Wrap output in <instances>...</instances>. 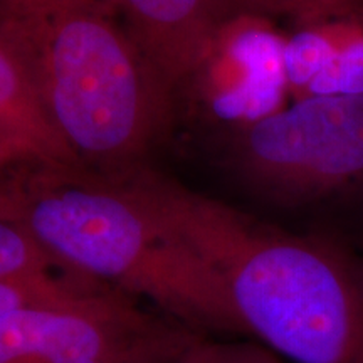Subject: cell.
<instances>
[{"label": "cell", "mask_w": 363, "mask_h": 363, "mask_svg": "<svg viewBox=\"0 0 363 363\" xmlns=\"http://www.w3.org/2000/svg\"><path fill=\"white\" fill-rule=\"evenodd\" d=\"M111 175L219 274L244 335L289 363H363V279L333 246L271 229L157 172Z\"/></svg>", "instance_id": "6da1fadb"}, {"label": "cell", "mask_w": 363, "mask_h": 363, "mask_svg": "<svg viewBox=\"0 0 363 363\" xmlns=\"http://www.w3.org/2000/svg\"><path fill=\"white\" fill-rule=\"evenodd\" d=\"M115 17L99 0H0V39L72 152L103 174L136 167L174 93Z\"/></svg>", "instance_id": "7a4b0ae2"}, {"label": "cell", "mask_w": 363, "mask_h": 363, "mask_svg": "<svg viewBox=\"0 0 363 363\" xmlns=\"http://www.w3.org/2000/svg\"><path fill=\"white\" fill-rule=\"evenodd\" d=\"M0 217L29 230L61 267L145 298L184 328L244 335L219 274L110 174L38 167L26 189L0 197Z\"/></svg>", "instance_id": "3957f363"}, {"label": "cell", "mask_w": 363, "mask_h": 363, "mask_svg": "<svg viewBox=\"0 0 363 363\" xmlns=\"http://www.w3.org/2000/svg\"><path fill=\"white\" fill-rule=\"evenodd\" d=\"M235 163L281 202L308 203L363 185V96L293 99L240 130Z\"/></svg>", "instance_id": "277c9868"}, {"label": "cell", "mask_w": 363, "mask_h": 363, "mask_svg": "<svg viewBox=\"0 0 363 363\" xmlns=\"http://www.w3.org/2000/svg\"><path fill=\"white\" fill-rule=\"evenodd\" d=\"M179 326L123 293L84 310L29 308L0 318V363H135L160 350Z\"/></svg>", "instance_id": "5b68a950"}, {"label": "cell", "mask_w": 363, "mask_h": 363, "mask_svg": "<svg viewBox=\"0 0 363 363\" xmlns=\"http://www.w3.org/2000/svg\"><path fill=\"white\" fill-rule=\"evenodd\" d=\"M286 35L271 17L238 11L220 27L194 78L207 111L239 131L286 106Z\"/></svg>", "instance_id": "8992f818"}, {"label": "cell", "mask_w": 363, "mask_h": 363, "mask_svg": "<svg viewBox=\"0 0 363 363\" xmlns=\"http://www.w3.org/2000/svg\"><path fill=\"white\" fill-rule=\"evenodd\" d=\"M118 11L140 51L174 91L194 81L238 9L233 0H118Z\"/></svg>", "instance_id": "52a82bcc"}, {"label": "cell", "mask_w": 363, "mask_h": 363, "mask_svg": "<svg viewBox=\"0 0 363 363\" xmlns=\"http://www.w3.org/2000/svg\"><path fill=\"white\" fill-rule=\"evenodd\" d=\"M0 150L9 157L26 158L38 167H86L54 126L24 69L2 39Z\"/></svg>", "instance_id": "ba28073f"}, {"label": "cell", "mask_w": 363, "mask_h": 363, "mask_svg": "<svg viewBox=\"0 0 363 363\" xmlns=\"http://www.w3.org/2000/svg\"><path fill=\"white\" fill-rule=\"evenodd\" d=\"M318 74L310 96H363V4L305 21Z\"/></svg>", "instance_id": "9c48e42d"}, {"label": "cell", "mask_w": 363, "mask_h": 363, "mask_svg": "<svg viewBox=\"0 0 363 363\" xmlns=\"http://www.w3.org/2000/svg\"><path fill=\"white\" fill-rule=\"evenodd\" d=\"M118 293L111 286L81 274L59 278L51 272L29 278H0V318L29 308L84 310L101 305Z\"/></svg>", "instance_id": "30bf717a"}, {"label": "cell", "mask_w": 363, "mask_h": 363, "mask_svg": "<svg viewBox=\"0 0 363 363\" xmlns=\"http://www.w3.org/2000/svg\"><path fill=\"white\" fill-rule=\"evenodd\" d=\"M162 363H289L264 345L220 340L182 328L162 353Z\"/></svg>", "instance_id": "8fae6325"}, {"label": "cell", "mask_w": 363, "mask_h": 363, "mask_svg": "<svg viewBox=\"0 0 363 363\" xmlns=\"http://www.w3.org/2000/svg\"><path fill=\"white\" fill-rule=\"evenodd\" d=\"M65 267L17 222L0 217V278L51 274Z\"/></svg>", "instance_id": "7c38bea8"}, {"label": "cell", "mask_w": 363, "mask_h": 363, "mask_svg": "<svg viewBox=\"0 0 363 363\" xmlns=\"http://www.w3.org/2000/svg\"><path fill=\"white\" fill-rule=\"evenodd\" d=\"M238 11L274 17L286 16L296 22L316 19L328 13L362 6L363 0H233Z\"/></svg>", "instance_id": "4fadbf2b"}, {"label": "cell", "mask_w": 363, "mask_h": 363, "mask_svg": "<svg viewBox=\"0 0 363 363\" xmlns=\"http://www.w3.org/2000/svg\"><path fill=\"white\" fill-rule=\"evenodd\" d=\"M177 331H179V330H177ZM177 331H175V333H177ZM175 333H174V335H172V337H170L169 340H167V343H165V345H163V347L160 348V350L153 352V353H152V355H148V357H143V358H140V360H138V362H135V363H162V360H160V358H162V353L167 350V347H169L170 340L175 337Z\"/></svg>", "instance_id": "5bb4252c"}, {"label": "cell", "mask_w": 363, "mask_h": 363, "mask_svg": "<svg viewBox=\"0 0 363 363\" xmlns=\"http://www.w3.org/2000/svg\"><path fill=\"white\" fill-rule=\"evenodd\" d=\"M99 2H103L104 6H108L110 9H113V11L120 12V11H118V0H99Z\"/></svg>", "instance_id": "9a60e30c"}, {"label": "cell", "mask_w": 363, "mask_h": 363, "mask_svg": "<svg viewBox=\"0 0 363 363\" xmlns=\"http://www.w3.org/2000/svg\"><path fill=\"white\" fill-rule=\"evenodd\" d=\"M0 158H9V155H7V153H4L2 150H0Z\"/></svg>", "instance_id": "2e32d148"}]
</instances>
